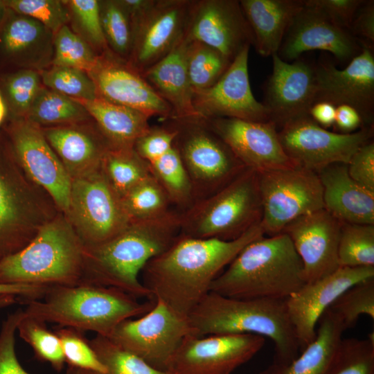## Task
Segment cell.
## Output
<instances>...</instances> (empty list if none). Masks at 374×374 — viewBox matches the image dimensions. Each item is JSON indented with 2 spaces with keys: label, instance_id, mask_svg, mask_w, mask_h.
Returning a JSON list of instances; mask_svg holds the SVG:
<instances>
[{
  "label": "cell",
  "instance_id": "obj_1",
  "mask_svg": "<svg viewBox=\"0 0 374 374\" xmlns=\"http://www.w3.org/2000/svg\"><path fill=\"white\" fill-rule=\"evenodd\" d=\"M263 235L261 222L233 240L179 234L166 250L148 262L141 280L154 300L188 317L223 269L246 245Z\"/></svg>",
  "mask_w": 374,
  "mask_h": 374
},
{
  "label": "cell",
  "instance_id": "obj_2",
  "mask_svg": "<svg viewBox=\"0 0 374 374\" xmlns=\"http://www.w3.org/2000/svg\"><path fill=\"white\" fill-rule=\"evenodd\" d=\"M181 212L131 222L111 239L85 247L82 283L112 287L136 298L154 300L139 276L152 258L166 250L180 233Z\"/></svg>",
  "mask_w": 374,
  "mask_h": 374
},
{
  "label": "cell",
  "instance_id": "obj_3",
  "mask_svg": "<svg viewBox=\"0 0 374 374\" xmlns=\"http://www.w3.org/2000/svg\"><path fill=\"white\" fill-rule=\"evenodd\" d=\"M305 283L302 262L285 233L253 240L213 280L210 292L235 299L286 300Z\"/></svg>",
  "mask_w": 374,
  "mask_h": 374
},
{
  "label": "cell",
  "instance_id": "obj_4",
  "mask_svg": "<svg viewBox=\"0 0 374 374\" xmlns=\"http://www.w3.org/2000/svg\"><path fill=\"white\" fill-rule=\"evenodd\" d=\"M191 335L252 334L274 344L273 362L288 363L300 353L285 300L235 299L209 292L188 316Z\"/></svg>",
  "mask_w": 374,
  "mask_h": 374
},
{
  "label": "cell",
  "instance_id": "obj_5",
  "mask_svg": "<svg viewBox=\"0 0 374 374\" xmlns=\"http://www.w3.org/2000/svg\"><path fill=\"white\" fill-rule=\"evenodd\" d=\"M24 302L28 317L106 337L120 323L144 314L154 304L115 287L89 283L51 287L42 299Z\"/></svg>",
  "mask_w": 374,
  "mask_h": 374
},
{
  "label": "cell",
  "instance_id": "obj_6",
  "mask_svg": "<svg viewBox=\"0 0 374 374\" xmlns=\"http://www.w3.org/2000/svg\"><path fill=\"white\" fill-rule=\"evenodd\" d=\"M84 246L64 221L41 226L21 249L0 262V283L44 287L81 284Z\"/></svg>",
  "mask_w": 374,
  "mask_h": 374
},
{
  "label": "cell",
  "instance_id": "obj_7",
  "mask_svg": "<svg viewBox=\"0 0 374 374\" xmlns=\"http://www.w3.org/2000/svg\"><path fill=\"white\" fill-rule=\"evenodd\" d=\"M262 217L258 173L246 168L220 190L181 213L179 234L233 240L260 223Z\"/></svg>",
  "mask_w": 374,
  "mask_h": 374
},
{
  "label": "cell",
  "instance_id": "obj_8",
  "mask_svg": "<svg viewBox=\"0 0 374 374\" xmlns=\"http://www.w3.org/2000/svg\"><path fill=\"white\" fill-rule=\"evenodd\" d=\"M166 121L177 131L175 143L195 203L218 191L247 168L203 120Z\"/></svg>",
  "mask_w": 374,
  "mask_h": 374
},
{
  "label": "cell",
  "instance_id": "obj_9",
  "mask_svg": "<svg viewBox=\"0 0 374 374\" xmlns=\"http://www.w3.org/2000/svg\"><path fill=\"white\" fill-rule=\"evenodd\" d=\"M257 173L265 234L280 233L296 219L324 208L317 172L295 166Z\"/></svg>",
  "mask_w": 374,
  "mask_h": 374
},
{
  "label": "cell",
  "instance_id": "obj_10",
  "mask_svg": "<svg viewBox=\"0 0 374 374\" xmlns=\"http://www.w3.org/2000/svg\"><path fill=\"white\" fill-rule=\"evenodd\" d=\"M191 335L188 317L181 316L159 299L138 319L120 323L109 338L152 367L168 371L183 339Z\"/></svg>",
  "mask_w": 374,
  "mask_h": 374
},
{
  "label": "cell",
  "instance_id": "obj_11",
  "mask_svg": "<svg viewBox=\"0 0 374 374\" xmlns=\"http://www.w3.org/2000/svg\"><path fill=\"white\" fill-rule=\"evenodd\" d=\"M68 213L85 247L111 239L131 222L100 167L72 179Z\"/></svg>",
  "mask_w": 374,
  "mask_h": 374
},
{
  "label": "cell",
  "instance_id": "obj_12",
  "mask_svg": "<svg viewBox=\"0 0 374 374\" xmlns=\"http://www.w3.org/2000/svg\"><path fill=\"white\" fill-rule=\"evenodd\" d=\"M278 134L287 157L296 166L317 173L334 163L348 164L353 154L371 141L373 126L341 134L327 130L308 115L286 123Z\"/></svg>",
  "mask_w": 374,
  "mask_h": 374
},
{
  "label": "cell",
  "instance_id": "obj_13",
  "mask_svg": "<svg viewBox=\"0 0 374 374\" xmlns=\"http://www.w3.org/2000/svg\"><path fill=\"white\" fill-rule=\"evenodd\" d=\"M265 338L252 334L187 335L168 371L171 374H232L264 346Z\"/></svg>",
  "mask_w": 374,
  "mask_h": 374
},
{
  "label": "cell",
  "instance_id": "obj_14",
  "mask_svg": "<svg viewBox=\"0 0 374 374\" xmlns=\"http://www.w3.org/2000/svg\"><path fill=\"white\" fill-rule=\"evenodd\" d=\"M314 103L348 105L359 113L365 126H373L374 51L362 47L342 69L328 62H319L314 64Z\"/></svg>",
  "mask_w": 374,
  "mask_h": 374
},
{
  "label": "cell",
  "instance_id": "obj_15",
  "mask_svg": "<svg viewBox=\"0 0 374 374\" xmlns=\"http://www.w3.org/2000/svg\"><path fill=\"white\" fill-rule=\"evenodd\" d=\"M186 37L204 43L231 62L253 36L238 0H191Z\"/></svg>",
  "mask_w": 374,
  "mask_h": 374
},
{
  "label": "cell",
  "instance_id": "obj_16",
  "mask_svg": "<svg viewBox=\"0 0 374 374\" xmlns=\"http://www.w3.org/2000/svg\"><path fill=\"white\" fill-rule=\"evenodd\" d=\"M250 46L245 47L212 87L193 93V105L201 119L232 118L269 121V111L253 95L248 70Z\"/></svg>",
  "mask_w": 374,
  "mask_h": 374
},
{
  "label": "cell",
  "instance_id": "obj_17",
  "mask_svg": "<svg viewBox=\"0 0 374 374\" xmlns=\"http://www.w3.org/2000/svg\"><path fill=\"white\" fill-rule=\"evenodd\" d=\"M374 277V267H339L332 273L311 283H305L285 300L300 352L312 343L323 314L348 288Z\"/></svg>",
  "mask_w": 374,
  "mask_h": 374
},
{
  "label": "cell",
  "instance_id": "obj_18",
  "mask_svg": "<svg viewBox=\"0 0 374 374\" xmlns=\"http://www.w3.org/2000/svg\"><path fill=\"white\" fill-rule=\"evenodd\" d=\"M191 0H154L138 22L127 62L140 73L167 55L185 35Z\"/></svg>",
  "mask_w": 374,
  "mask_h": 374
},
{
  "label": "cell",
  "instance_id": "obj_19",
  "mask_svg": "<svg viewBox=\"0 0 374 374\" xmlns=\"http://www.w3.org/2000/svg\"><path fill=\"white\" fill-rule=\"evenodd\" d=\"M203 121L247 168L262 172L296 166L285 152L277 127L271 121L258 122L232 118Z\"/></svg>",
  "mask_w": 374,
  "mask_h": 374
},
{
  "label": "cell",
  "instance_id": "obj_20",
  "mask_svg": "<svg viewBox=\"0 0 374 374\" xmlns=\"http://www.w3.org/2000/svg\"><path fill=\"white\" fill-rule=\"evenodd\" d=\"M104 53L95 68L87 73L93 81L98 97L139 111L150 118L171 119L168 103L150 86L143 76L127 61Z\"/></svg>",
  "mask_w": 374,
  "mask_h": 374
},
{
  "label": "cell",
  "instance_id": "obj_21",
  "mask_svg": "<svg viewBox=\"0 0 374 374\" xmlns=\"http://www.w3.org/2000/svg\"><path fill=\"white\" fill-rule=\"evenodd\" d=\"M342 223L323 208L296 219L283 230L302 262L305 283L339 267L338 245Z\"/></svg>",
  "mask_w": 374,
  "mask_h": 374
},
{
  "label": "cell",
  "instance_id": "obj_22",
  "mask_svg": "<svg viewBox=\"0 0 374 374\" xmlns=\"http://www.w3.org/2000/svg\"><path fill=\"white\" fill-rule=\"evenodd\" d=\"M271 57L272 72L265 86L262 103L270 121L281 127L309 115L316 91L314 64L299 59L287 62L277 53Z\"/></svg>",
  "mask_w": 374,
  "mask_h": 374
},
{
  "label": "cell",
  "instance_id": "obj_23",
  "mask_svg": "<svg viewBox=\"0 0 374 374\" xmlns=\"http://www.w3.org/2000/svg\"><path fill=\"white\" fill-rule=\"evenodd\" d=\"M313 50L329 52L339 62L348 63L361 52L362 46L348 30L304 5L292 19L277 55L289 62Z\"/></svg>",
  "mask_w": 374,
  "mask_h": 374
},
{
  "label": "cell",
  "instance_id": "obj_24",
  "mask_svg": "<svg viewBox=\"0 0 374 374\" xmlns=\"http://www.w3.org/2000/svg\"><path fill=\"white\" fill-rule=\"evenodd\" d=\"M12 137L15 153L27 173L68 213L72 178L43 132L37 125L21 120L15 124Z\"/></svg>",
  "mask_w": 374,
  "mask_h": 374
},
{
  "label": "cell",
  "instance_id": "obj_25",
  "mask_svg": "<svg viewBox=\"0 0 374 374\" xmlns=\"http://www.w3.org/2000/svg\"><path fill=\"white\" fill-rule=\"evenodd\" d=\"M53 36L39 21L8 8L0 28V55L25 69H43L53 60Z\"/></svg>",
  "mask_w": 374,
  "mask_h": 374
},
{
  "label": "cell",
  "instance_id": "obj_26",
  "mask_svg": "<svg viewBox=\"0 0 374 374\" xmlns=\"http://www.w3.org/2000/svg\"><path fill=\"white\" fill-rule=\"evenodd\" d=\"M188 43L184 35L167 55L141 73L172 108L171 119L178 121L202 120L193 105L186 64Z\"/></svg>",
  "mask_w": 374,
  "mask_h": 374
},
{
  "label": "cell",
  "instance_id": "obj_27",
  "mask_svg": "<svg viewBox=\"0 0 374 374\" xmlns=\"http://www.w3.org/2000/svg\"><path fill=\"white\" fill-rule=\"evenodd\" d=\"M317 174L324 209L342 222L374 224V192L349 176L347 164L334 163Z\"/></svg>",
  "mask_w": 374,
  "mask_h": 374
},
{
  "label": "cell",
  "instance_id": "obj_28",
  "mask_svg": "<svg viewBox=\"0 0 374 374\" xmlns=\"http://www.w3.org/2000/svg\"><path fill=\"white\" fill-rule=\"evenodd\" d=\"M240 3L253 33V46L258 54L268 57L277 53L304 0H240Z\"/></svg>",
  "mask_w": 374,
  "mask_h": 374
},
{
  "label": "cell",
  "instance_id": "obj_29",
  "mask_svg": "<svg viewBox=\"0 0 374 374\" xmlns=\"http://www.w3.org/2000/svg\"><path fill=\"white\" fill-rule=\"evenodd\" d=\"M43 134L72 179L99 168L111 148L103 136L95 137L74 127H54Z\"/></svg>",
  "mask_w": 374,
  "mask_h": 374
},
{
  "label": "cell",
  "instance_id": "obj_30",
  "mask_svg": "<svg viewBox=\"0 0 374 374\" xmlns=\"http://www.w3.org/2000/svg\"><path fill=\"white\" fill-rule=\"evenodd\" d=\"M345 330L328 309L319 320L315 339L296 358L285 364L272 362L258 374H324Z\"/></svg>",
  "mask_w": 374,
  "mask_h": 374
},
{
  "label": "cell",
  "instance_id": "obj_31",
  "mask_svg": "<svg viewBox=\"0 0 374 374\" xmlns=\"http://www.w3.org/2000/svg\"><path fill=\"white\" fill-rule=\"evenodd\" d=\"M78 101L96 121L111 148H134L136 141L150 127V118L136 109L99 97L93 100Z\"/></svg>",
  "mask_w": 374,
  "mask_h": 374
},
{
  "label": "cell",
  "instance_id": "obj_32",
  "mask_svg": "<svg viewBox=\"0 0 374 374\" xmlns=\"http://www.w3.org/2000/svg\"><path fill=\"white\" fill-rule=\"evenodd\" d=\"M149 166L152 176L168 194L174 209L183 213L194 204L192 186L175 143Z\"/></svg>",
  "mask_w": 374,
  "mask_h": 374
},
{
  "label": "cell",
  "instance_id": "obj_33",
  "mask_svg": "<svg viewBox=\"0 0 374 374\" xmlns=\"http://www.w3.org/2000/svg\"><path fill=\"white\" fill-rule=\"evenodd\" d=\"M100 168L120 197L151 175L148 163L134 148H109L103 159Z\"/></svg>",
  "mask_w": 374,
  "mask_h": 374
},
{
  "label": "cell",
  "instance_id": "obj_34",
  "mask_svg": "<svg viewBox=\"0 0 374 374\" xmlns=\"http://www.w3.org/2000/svg\"><path fill=\"white\" fill-rule=\"evenodd\" d=\"M89 341L99 360L105 367V372L100 373L68 366L66 374H171L168 371H162L152 367L108 337L96 335Z\"/></svg>",
  "mask_w": 374,
  "mask_h": 374
},
{
  "label": "cell",
  "instance_id": "obj_35",
  "mask_svg": "<svg viewBox=\"0 0 374 374\" xmlns=\"http://www.w3.org/2000/svg\"><path fill=\"white\" fill-rule=\"evenodd\" d=\"M130 222L154 219L174 209L163 188L151 174L121 197Z\"/></svg>",
  "mask_w": 374,
  "mask_h": 374
},
{
  "label": "cell",
  "instance_id": "obj_36",
  "mask_svg": "<svg viewBox=\"0 0 374 374\" xmlns=\"http://www.w3.org/2000/svg\"><path fill=\"white\" fill-rule=\"evenodd\" d=\"M89 116L79 101L42 87L26 118L35 125H49L78 122Z\"/></svg>",
  "mask_w": 374,
  "mask_h": 374
},
{
  "label": "cell",
  "instance_id": "obj_37",
  "mask_svg": "<svg viewBox=\"0 0 374 374\" xmlns=\"http://www.w3.org/2000/svg\"><path fill=\"white\" fill-rule=\"evenodd\" d=\"M231 61L217 50L197 41L189 40L186 64L193 92L215 84L226 72Z\"/></svg>",
  "mask_w": 374,
  "mask_h": 374
},
{
  "label": "cell",
  "instance_id": "obj_38",
  "mask_svg": "<svg viewBox=\"0 0 374 374\" xmlns=\"http://www.w3.org/2000/svg\"><path fill=\"white\" fill-rule=\"evenodd\" d=\"M101 24L108 47L127 61L132 53L134 28L131 17L120 0L99 1Z\"/></svg>",
  "mask_w": 374,
  "mask_h": 374
},
{
  "label": "cell",
  "instance_id": "obj_39",
  "mask_svg": "<svg viewBox=\"0 0 374 374\" xmlns=\"http://www.w3.org/2000/svg\"><path fill=\"white\" fill-rule=\"evenodd\" d=\"M338 260L339 267H374V224L343 222Z\"/></svg>",
  "mask_w": 374,
  "mask_h": 374
},
{
  "label": "cell",
  "instance_id": "obj_40",
  "mask_svg": "<svg viewBox=\"0 0 374 374\" xmlns=\"http://www.w3.org/2000/svg\"><path fill=\"white\" fill-rule=\"evenodd\" d=\"M324 374H374V336L341 339Z\"/></svg>",
  "mask_w": 374,
  "mask_h": 374
},
{
  "label": "cell",
  "instance_id": "obj_41",
  "mask_svg": "<svg viewBox=\"0 0 374 374\" xmlns=\"http://www.w3.org/2000/svg\"><path fill=\"white\" fill-rule=\"evenodd\" d=\"M46 323L24 312L17 331L20 337L32 348L38 360L48 362L55 371L61 372L65 359L60 341L54 331L48 329Z\"/></svg>",
  "mask_w": 374,
  "mask_h": 374
},
{
  "label": "cell",
  "instance_id": "obj_42",
  "mask_svg": "<svg viewBox=\"0 0 374 374\" xmlns=\"http://www.w3.org/2000/svg\"><path fill=\"white\" fill-rule=\"evenodd\" d=\"M41 75L34 69H24L0 76V91L8 110L16 116L26 117L39 89Z\"/></svg>",
  "mask_w": 374,
  "mask_h": 374
},
{
  "label": "cell",
  "instance_id": "obj_43",
  "mask_svg": "<svg viewBox=\"0 0 374 374\" xmlns=\"http://www.w3.org/2000/svg\"><path fill=\"white\" fill-rule=\"evenodd\" d=\"M53 66L80 69L87 73L96 66L98 57L91 46L66 25L53 36Z\"/></svg>",
  "mask_w": 374,
  "mask_h": 374
},
{
  "label": "cell",
  "instance_id": "obj_44",
  "mask_svg": "<svg viewBox=\"0 0 374 374\" xmlns=\"http://www.w3.org/2000/svg\"><path fill=\"white\" fill-rule=\"evenodd\" d=\"M328 309L339 319L345 330L354 327L362 315L374 320V277L348 288Z\"/></svg>",
  "mask_w": 374,
  "mask_h": 374
},
{
  "label": "cell",
  "instance_id": "obj_45",
  "mask_svg": "<svg viewBox=\"0 0 374 374\" xmlns=\"http://www.w3.org/2000/svg\"><path fill=\"white\" fill-rule=\"evenodd\" d=\"M41 79L47 88L77 100H93L98 97L93 81L80 69L53 66L42 71Z\"/></svg>",
  "mask_w": 374,
  "mask_h": 374
},
{
  "label": "cell",
  "instance_id": "obj_46",
  "mask_svg": "<svg viewBox=\"0 0 374 374\" xmlns=\"http://www.w3.org/2000/svg\"><path fill=\"white\" fill-rule=\"evenodd\" d=\"M66 2L70 20L77 34L91 46L105 53L109 47L101 24L99 1L71 0Z\"/></svg>",
  "mask_w": 374,
  "mask_h": 374
},
{
  "label": "cell",
  "instance_id": "obj_47",
  "mask_svg": "<svg viewBox=\"0 0 374 374\" xmlns=\"http://www.w3.org/2000/svg\"><path fill=\"white\" fill-rule=\"evenodd\" d=\"M54 332L60 339L65 363L68 366L105 372V367L99 360L83 332L69 327L59 326Z\"/></svg>",
  "mask_w": 374,
  "mask_h": 374
},
{
  "label": "cell",
  "instance_id": "obj_48",
  "mask_svg": "<svg viewBox=\"0 0 374 374\" xmlns=\"http://www.w3.org/2000/svg\"><path fill=\"white\" fill-rule=\"evenodd\" d=\"M5 3L10 10L39 21L53 34L70 21L69 9L61 1L5 0Z\"/></svg>",
  "mask_w": 374,
  "mask_h": 374
},
{
  "label": "cell",
  "instance_id": "obj_49",
  "mask_svg": "<svg viewBox=\"0 0 374 374\" xmlns=\"http://www.w3.org/2000/svg\"><path fill=\"white\" fill-rule=\"evenodd\" d=\"M177 130L168 121L161 126H150L134 145L135 152L148 165L166 154L174 145Z\"/></svg>",
  "mask_w": 374,
  "mask_h": 374
},
{
  "label": "cell",
  "instance_id": "obj_50",
  "mask_svg": "<svg viewBox=\"0 0 374 374\" xmlns=\"http://www.w3.org/2000/svg\"><path fill=\"white\" fill-rule=\"evenodd\" d=\"M24 314L17 309L9 314L0 330V374H31L20 364L15 351V335Z\"/></svg>",
  "mask_w": 374,
  "mask_h": 374
},
{
  "label": "cell",
  "instance_id": "obj_51",
  "mask_svg": "<svg viewBox=\"0 0 374 374\" xmlns=\"http://www.w3.org/2000/svg\"><path fill=\"white\" fill-rule=\"evenodd\" d=\"M363 0H304V5L328 19L336 26L348 30Z\"/></svg>",
  "mask_w": 374,
  "mask_h": 374
},
{
  "label": "cell",
  "instance_id": "obj_52",
  "mask_svg": "<svg viewBox=\"0 0 374 374\" xmlns=\"http://www.w3.org/2000/svg\"><path fill=\"white\" fill-rule=\"evenodd\" d=\"M349 176L358 184L374 192V142L361 146L347 164Z\"/></svg>",
  "mask_w": 374,
  "mask_h": 374
},
{
  "label": "cell",
  "instance_id": "obj_53",
  "mask_svg": "<svg viewBox=\"0 0 374 374\" xmlns=\"http://www.w3.org/2000/svg\"><path fill=\"white\" fill-rule=\"evenodd\" d=\"M348 31L362 47L374 51V1L363 0L358 7Z\"/></svg>",
  "mask_w": 374,
  "mask_h": 374
},
{
  "label": "cell",
  "instance_id": "obj_54",
  "mask_svg": "<svg viewBox=\"0 0 374 374\" xmlns=\"http://www.w3.org/2000/svg\"><path fill=\"white\" fill-rule=\"evenodd\" d=\"M20 216V209L16 197L6 181L0 177V234L15 224ZM0 251L3 258L10 253L0 237ZM1 262L2 258L0 256Z\"/></svg>",
  "mask_w": 374,
  "mask_h": 374
},
{
  "label": "cell",
  "instance_id": "obj_55",
  "mask_svg": "<svg viewBox=\"0 0 374 374\" xmlns=\"http://www.w3.org/2000/svg\"><path fill=\"white\" fill-rule=\"evenodd\" d=\"M333 126L338 133L350 134L366 127L359 113L348 105L336 107L335 119Z\"/></svg>",
  "mask_w": 374,
  "mask_h": 374
},
{
  "label": "cell",
  "instance_id": "obj_56",
  "mask_svg": "<svg viewBox=\"0 0 374 374\" xmlns=\"http://www.w3.org/2000/svg\"><path fill=\"white\" fill-rule=\"evenodd\" d=\"M49 288L34 285L0 283V294H12L25 301L42 299Z\"/></svg>",
  "mask_w": 374,
  "mask_h": 374
},
{
  "label": "cell",
  "instance_id": "obj_57",
  "mask_svg": "<svg viewBox=\"0 0 374 374\" xmlns=\"http://www.w3.org/2000/svg\"><path fill=\"white\" fill-rule=\"evenodd\" d=\"M336 107L328 102L314 103L309 110L310 117L323 128L333 126Z\"/></svg>",
  "mask_w": 374,
  "mask_h": 374
},
{
  "label": "cell",
  "instance_id": "obj_58",
  "mask_svg": "<svg viewBox=\"0 0 374 374\" xmlns=\"http://www.w3.org/2000/svg\"><path fill=\"white\" fill-rule=\"evenodd\" d=\"M18 299L12 294H0V309L14 305L17 302Z\"/></svg>",
  "mask_w": 374,
  "mask_h": 374
},
{
  "label": "cell",
  "instance_id": "obj_59",
  "mask_svg": "<svg viewBox=\"0 0 374 374\" xmlns=\"http://www.w3.org/2000/svg\"><path fill=\"white\" fill-rule=\"evenodd\" d=\"M7 107L5 103V100L0 91V126L4 119L6 114Z\"/></svg>",
  "mask_w": 374,
  "mask_h": 374
},
{
  "label": "cell",
  "instance_id": "obj_60",
  "mask_svg": "<svg viewBox=\"0 0 374 374\" xmlns=\"http://www.w3.org/2000/svg\"><path fill=\"white\" fill-rule=\"evenodd\" d=\"M8 8L6 5L5 0H0V28L5 19Z\"/></svg>",
  "mask_w": 374,
  "mask_h": 374
}]
</instances>
